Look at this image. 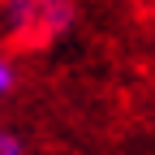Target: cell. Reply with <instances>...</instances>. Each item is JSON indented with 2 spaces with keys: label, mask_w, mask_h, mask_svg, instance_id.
Returning a JSON list of instances; mask_svg holds the SVG:
<instances>
[{
  "label": "cell",
  "mask_w": 155,
  "mask_h": 155,
  "mask_svg": "<svg viewBox=\"0 0 155 155\" xmlns=\"http://www.w3.org/2000/svg\"><path fill=\"white\" fill-rule=\"evenodd\" d=\"M0 155H22V142H17L9 129H0Z\"/></svg>",
  "instance_id": "7a4b0ae2"
},
{
  "label": "cell",
  "mask_w": 155,
  "mask_h": 155,
  "mask_svg": "<svg viewBox=\"0 0 155 155\" xmlns=\"http://www.w3.org/2000/svg\"><path fill=\"white\" fill-rule=\"evenodd\" d=\"M9 86H13V65L5 61V56H0V95H5Z\"/></svg>",
  "instance_id": "3957f363"
},
{
  "label": "cell",
  "mask_w": 155,
  "mask_h": 155,
  "mask_svg": "<svg viewBox=\"0 0 155 155\" xmlns=\"http://www.w3.org/2000/svg\"><path fill=\"white\" fill-rule=\"evenodd\" d=\"M78 17L73 0H0L5 39L17 48H48L56 43Z\"/></svg>",
  "instance_id": "6da1fadb"
}]
</instances>
